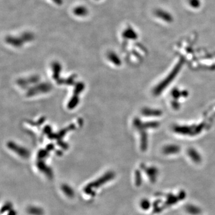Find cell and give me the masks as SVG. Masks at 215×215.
Segmentation results:
<instances>
[{
  "mask_svg": "<svg viewBox=\"0 0 215 215\" xmlns=\"http://www.w3.org/2000/svg\"><path fill=\"white\" fill-rule=\"evenodd\" d=\"M115 174L112 172H108L103 176L100 177L96 181L90 182L84 188V192L87 195L93 196L95 194V189H96L101 186L105 184L108 182L112 180L114 178Z\"/></svg>",
  "mask_w": 215,
  "mask_h": 215,
  "instance_id": "6da1fadb",
  "label": "cell"
},
{
  "mask_svg": "<svg viewBox=\"0 0 215 215\" xmlns=\"http://www.w3.org/2000/svg\"><path fill=\"white\" fill-rule=\"evenodd\" d=\"M7 215H17V212L16 211L11 209L10 211H9V213Z\"/></svg>",
  "mask_w": 215,
  "mask_h": 215,
  "instance_id": "5b68a950",
  "label": "cell"
},
{
  "mask_svg": "<svg viewBox=\"0 0 215 215\" xmlns=\"http://www.w3.org/2000/svg\"><path fill=\"white\" fill-rule=\"evenodd\" d=\"M61 189L63 193L68 197L72 198L75 195V193L72 188L67 184H63L61 186Z\"/></svg>",
  "mask_w": 215,
  "mask_h": 215,
  "instance_id": "3957f363",
  "label": "cell"
},
{
  "mask_svg": "<svg viewBox=\"0 0 215 215\" xmlns=\"http://www.w3.org/2000/svg\"><path fill=\"white\" fill-rule=\"evenodd\" d=\"M27 212L30 215H43L44 210L39 207L30 206L27 209Z\"/></svg>",
  "mask_w": 215,
  "mask_h": 215,
  "instance_id": "7a4b0ae2",
  "label": "cell"
},
{
  "mask_svg": "<svg viewBox=\"0 0 215 215\" xmlns=\"http://www.w3.org/2000/svg\"><path fill=\"white\" fill-rule=\"evenodd\" d=\"M12 207H13V205L11 203H9V202L6 203L1 209V213H3L4 212L10 211V210L12 209Z\"/></svg>",
  "mask_w": 215,
  "mask_h": 215,
  "instance_id": "277c9868",
  "label": "cell"
}]
</instances>
